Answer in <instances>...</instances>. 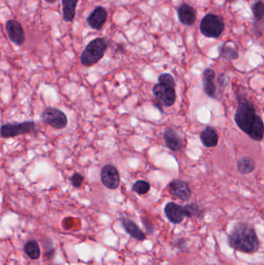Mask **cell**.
Masks as SVG:
<instances>
[{
	"instance_id": "f546056e",
	"label": "cell",
	"mask_w": 264,
	"mask_h": 265,
	"mask_svg": "<svg viewBox=\"0 0 264 265\" xmlns=\"http://www.w3.org/2000/svg\"><path fill=\"white\" fill-rule=\"evenodd\" d=\"M226 1L229 3H234L235 2V1H237V0H226Z\"/></svg>"
},
{
	"instance_id": "d6986e66",
	"label": "cell",
	"mask_w": 264,
	"mask_h": 265,
	"mask_svg": "<svg viewBox=\"0 0 264 265\" xmlns=\"http://www.w3.org/2000/svg\"><path fill=\"white\" fill-rule=\"evenodd\" d=\"M255 162L249 157H243L237 163V168L243 175H249L255 170Z\"/></svg>"
},
{
	"instance_id": "5bb4252c",
	"label": "cell",
	"mask_w": 264,
	"mask_h": 265,
	"mask_svg": "<svg viewBox=\"0 0 264 265\" xmlns=\"http://www.w3.org/2000/svg\"><path fill=\"white\" fill-rule=\"evenodd\" d=\"M178 16L180 22L184 26H192L196 23V10L189 4H182L180 5L178 9Z\"/></svg>"
},
{
	"instance_id": "52a82bcc",
	"label": "cell",
	"mask_w": 264,
	"mask_h": 265,
	"mask_svg": "<svg viewBox=\"0 0 264 265\" xmlns=\"http://www.w3.org/2000/svg\"><path fill=\"white\" fill-rule=\"evenodd\" d=\"M42 121L46 125H49L57 130L65 128L67 125V118L66 115L59 109L55 107L45 108L41 113Z\"/></svg>"
},
{
	"instance_id": "4fadbf2b",
	"label": "cell",
	"mask_w": 264,
	"mask_h": 265,
	"mask_svg": "<svg viewBox=\"0 0 264 265\" xmlns=\"http://www.w3.org/2000/svg\"><path fill=\"white\" fill-rule=\"evenodd\" d=\"M108 13L103 7H98L93 10L92 13L87 19L88 25L95 31H100L107 20Z\"/></svg>"
},
{
	"instance_id": "7402d4cb",
	"label": "cell",
	"mask_w": 264,
	"mask_h": 265,
	"mask_svg": "<svg viewBox=\"0 0 264 265\" xmlns=\"http://www.w3.org/2000/svg\"><path fill=\"white\" fill-rule=\"evenodd\" d=\"M253 13L255 20L257 21L258 23L262 20L264 16V4L262 1H258L253 5Z\"/></svg>"
},
{
	"instance_id": "7c38bea8",
	"label": "cell",
	"mask_w": 264,
	"mask_h": 265,
	"mask_svg": "<svg viewBox=\"0 0 264 265\" xmlns=\"http://www.w3.org/2000/svg\"><path fill=\"white\" fill-rule=\"evenodd\" d=\"M6 29L10 40L17 45H22L25 41V33L22 25L17 21L11 19L7 21Z\"/></svg>"
},
{
	"instance_id": "4316f807",
	"label": "cell",
	"mask_w": 264,
	"mask_h": 265,
	"mask_svg": "<svg viewBox=\"0 0 264 265\" xmlns=\"http://www.w3.org/2000/svg\"><path fill=\"white\" fill-rule=\"evenodd\" d=\"M142 224H143L144 227L146 228L147 231H148V234H153L154 231V225L152 223L148 220V219H142Z\"/></svg>"
},
{
	"instance_id": "ba28073f",
	"label": "cell",
	"mask_w": 264,
	"mask_h": 265,
	"mask_svg": "<svg viewBox=\"0 0 264 265\" xmlns=\"http://www.w3.org/2000/svg\"><path fill=\"white\" fill-rule=\"evenodd\" d=\"M152 92L157 101L164 107H171L176 101V91L173 87L157 83L153 87Z\"/></svg>"
},
{
	"instance_id": "5b68a950",
	"label": "cell",
	"mask_w": 264,
	"mask_h": 265,
	"mask_svg": "<svg viewBox=\"0 0 264 265\" xmlns=\"http://www.w3.org/2000/svg\"><path fill=\"white\" fill-rule=\"evenodd\" d=\"M224 30L225 23L223 17L213 13H208L201 21V32L208 38H219Z\"/></svg>"
},
{
	"instance_id": "d4e9b609",
	"label": "cell",
	"mask_w": 264,
	"mask_h": 265,
	"mask_svg": "<svg viewBox=\"0 0 264 265\" xmlns=\"http://www.w3.org/2000/svg\"><path fill=\"white\" fill-rule=\"evenodd\" d=\"M70 183L75 188H80L84 182V176L80 173L73 174L70 178Z\"/></svg>"
},
{
	"instance_id": "6da1fadb",
	"label": "cell",
	"mask_w": 264,
	"mask_h": 265,
	"mask_svg": "<svg viewBox=\"0 0 264 265\" xmlns=\"http://www.w3.org/2000/svg\"><path fill=\"white\" fill-rule=\"evenodd\" d=\"M230 248L246 254H253L259 248V239L251 224L240 222L235 224L228 238Z\"/></svg>"
},
{
	"instance_id": "9a60e30c",
	"label": "cell",
	"mask_w": 264,
	"mask_h": 265,
	"mask_svg": "<svg viewBox=\"0 0 264 265\" xmlns=\"http://www.w3.org/2000/svg\"><path fill=\"white\" fill-rule=\"evenodd\" d=\"M200 140L205 148H211L217 146L219 135L217 130L211 126H207L200 134Z\"/></svg>"
},
{
	"instance_id": "9c48e42d",
	"label": "cell",
	"mask_w": 264,
	"mask_h": 265,
	"mask_svg": "<svg viewBox=\"0 0 264 265\" xmlns=\"http://www.w3.org/2000/svg\"><path fill=\"white\" fill-rule=\"evenodd\" d=\"M168 191L175 199L183 202H187L191 197V190L188 184L181 179H174L169 183Z\"/></svg>"
},
{
	"instance_id": "83f0119b",
	"label": "cell",
	"mask_w": 264,
	"mask_h": 265,
	"mask_svg": "<svg viewBox=\"0 0 264 265\" xmlns=\"http://www.w3.org/2000/svg\"><path fill=\"white\" fill-rule=\"evenodd\" d=\"M227 77L225 76V74L220 75L218 79V83L220 87H223V88L227 85Z\"/></svg>"
},
{
	"instance_id": "ac0fdd59",
	"label": "cell",
	"mask_w": 264,
	"mask_h": 265,
	"mask_svg": "<svg viewBox=\"0 0 264 265\" xmlns=\"http://www.w3.org/2000/svg\"><path fill=\"white\" fill-rule=\"evenodd\" d=\"M63 18L66 22H71L76 16V7L79 0H61Z\"/></svg>"
},
{
	"instance_id": "ffe728a7",
	"label": "cell",
	"mask_w": 264,
	"mask_h": 265,
	"mask_svg": "<svg viewBox=\"0 0 264 265\" xmlns=\"http://www.w3.org/2000/svg\"><path fill=\"white\" fill-rule=\"evenodd\" d=\"M24 252L26 253L27 255L32 260L38 259L40 256V249L38 243L35 239L28 241L26 243V245H24Z\"/></svg>"
},
{
	"instance_id": "277c9868",
	"label": "cell",
	"mask_w": 264,
	"mask_h": 265,
	"mask_svg": "<svg viewBox=\"0 0 264 265\" xmlns=\"http://www.w3.org/2000/svg\"><path fill=\"white\" fill-rule=\"evenodd\" d=\"M108 43L104 38H95L88 43L81 55V63L90 67L98 63L104 57Z\"/></svg>"
},
{
	"instance_id": "cb8c5ba5",
	"label": "cell",
	"mask_w": 264,
	"mask_h": 265,
	"mask_svg": "<svg viewBox=\"0 0 264 265\" xmlns=\"http://www.w3.org/2000/svg\"><path fill=\"white\" fill-rule=\"evenodd\" d=\"M158 82L163 85L173 87V88L176 87V81H175V78L169 73H163V74L160 75L158 77Z\"/></svg>"
},
{
	"instance_id": "44dd1931",
	"label": "cell",
	"mask_w": 264,
	"mask_h": 265,
	"mask_svg": "<svg viewBox=\"0 0 264 265\" xmlns=\"http://www.w3.org/2000/svg\"><path fill=\"white\" fill-rule=\"evenodd\" d=\"M132 190L139 195H145L151 190V185L144 180H138L133 184Z\"/></svg>"
},
{
	"instance_id": "4dcf8cb0",
	"label": "cell",
	"mask_w": 264,
	"mask_h": 265,
	"mask_svg": "<svg viewBox=\"0 0 264 265\" xmlns=\"http://www.w3.org/2000/svg\"><path fill=\"white\" fill-rule=\"evenodd\" d=\"M140 1H142V2H147L148 0H140Z\"/></svg>"
},
{
	"instance_id": "8992f818",
	"label": "cell",
	"mask_w": 264,
	"mask_h": 265,
	"mask_svg": "<svg viewBox=\"0 0 264 265\" xmlns=\"http://www.w3.org/2000/svg\"><path fill=\"white\" fill-rule=\"evenodd\" d=\"M35 129L36 124L34 121L6 124L0 127V136L3 138H11L32 133Z\"/></svg>"
},
{
	"instance_id": "603a6c76",
	"label": "cell",
	"mask_w": 264,
	"mask_h": 265,
	"mask_svg": "<svg viewBox=\"0 0 264 265\" xmlns=\"http://www.w3.org/2000/svg\"><path fill=\"white\" fill-rule=\"evenodd\" d=\"M204 92L210 98H215L216 86L213 81L202 80Z\"/></svg>"
},
{
	"instance_id": "3957f363",
	"label": "cell",
	"mask_w": 264,
	"mask_h": 265,
	"mask_svg": "<svg viewBox=\"0 0 264 265\" xmlns=\"http://www.w3.org/2000/svg\"><path fill=\"white\" fill-rule=\"evenodd\" d=\"M164 213L171 223L174 224H180L185 217L201 218L203 215V209L196 203L181 206L174 202H170L165 206Z\"/></svg>"
},
{
	"instance_id": "2e32d148",
	"label": "cell",
	"mask_w": 264,
	"mask_h": 265,
	"mask_svg": "<svg viewBox=\"0 0 264 265\" xmlns=\"http://www.w3.org/2000/svg\"><path fill=\"white\" fill-rule=\"evenodd\" d=\"M120 220H121V224H122L124 230H125L127 233H128L132 237L139 241L145 240V239H146L147 236L145 233L139 229L137 224L133 222V220L125 218V217H123Z\"/></svg>"
},
{
	"instance_id": "f1b7e54d",
	"label": "cell",
	"mask_w": 264,
	"mask_h": 265,
	"mask_svg": "<svg viewBox=\"0 0 264 265\" xmlns=\"http://www.w3.org/2000/svg\"><path fill=\"white\" fill-rule=\"evenodd\" d=\"M46 2H47L48 4H55V2H56L57 0H45Z\"/></svg>"
},
{
	"instance_id": "8fae6325",
	"label": "cell",
	"mask_w": 264,
	"mask_h": 265,
	"mask_svg": "<svg viewBox=\"0 0 264 265\" xmlns=\"http://www.w3.org/2000/svg\"><path fill=\"white\" fill-rule=\"evenodd\" d=\"M163 140L171 151L178 152L184 148V140L179 133L172 127H167L163 133Z\"/></svg>"
},
{
	"instance_id": "484cf974",
	"label": "cell",
	"mask_w": 264,
	"mask_h": 265,
	"mask_svg": "<svg viewBox=\"0 0 264 265\" xmlns=\"http://www.w3.org/2000/svg\"><path fill=\"white\" fill-rule=\"evenodd\" d=\"M215 78V73L212 68H205L202 75V80L204 81H214Z\"/></svg>"
},
{
	"instance_id": "e0dca14e",
	"label": "cell",
	"mask_w": 264,
	"mask_h": 265,
	"mask_svg": "<svg viewBox=\"0 0 264 265\" xmlns=\"http://www.w3.org/2000/svg\"><path fill=\"white\" fill-rule=\"evenodd\" d=\"M220 56L227 61H234L238 58V51L235 43L232 42H225L219 49Z\"/></svg>"
},
{
	"instance_id": "30bf717a",
	"label": "cell",
	"mask_w": 264,
	"mask_h": 265,
	"mask_svg": "<svg viewBox=\"0 0 264 265\" xmlns=\"http://www.w3.org/2000/svg\"><path fill=\"white\" fill-rule=\"evenodd\" d=\"M101 181L106 188L116 189L120 183V175L115 166L106 164L101 171Z\"/></svg>"
},
{
	"instance_id": "7a4b0ae2",
	"label": "cell",
	"mask_w": 264,
	"mask_h": 265,
	"mask_svg": "<svg viewBox=\"0 0 264 265\" xmlns=\"http://www.w3.org/2000/svg\"><path fill=\"white\" fill-rule=\"evenodd\" d=\"M238 106L234 115L237 127L249 136L252 128L260 116L256 114L254 105L247 97L237 95Z\"/></svg>"
}]
</instances>
